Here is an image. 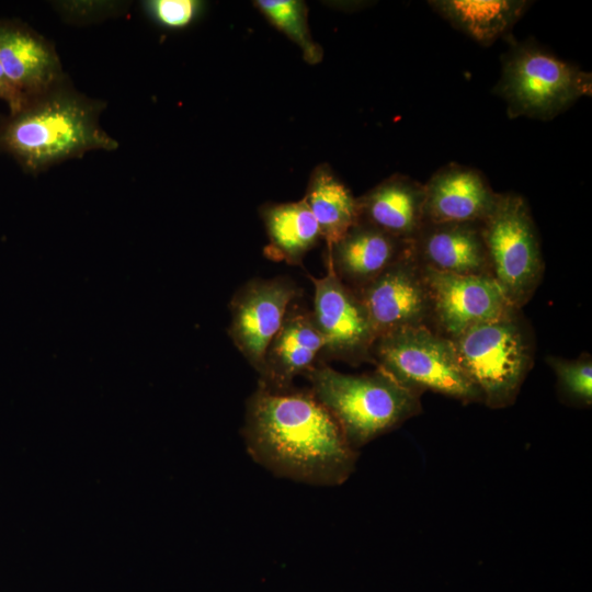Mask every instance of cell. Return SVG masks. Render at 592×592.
<instances>
[{
    "instance_id": "3",
    "label": "cell",
    "mask_w": 592,
    "mask_h": 592,
    "mask_svg": "<svg viewBox=\"0 0 592 592\" xmlns=\"http://www.w3.org/2000/svg\"><path fill=\"white\" fill-rule=\"evenodd\" d=\"M306 378L356 451L422 412L421 397L378 368L352 375L318 363Z\"/></svg>"
},
{
    "instance_id": "13",
    "label": "cell",
    "mask_w": 592,
    "mask_h": 592,
    "mask_svg": "<svg viewBox=\"0 0 592 592\" xmlns=\"http://www.w3.org/2000/svg\"><path fill=\"white\" fill-rule=\"evenodd\" d=\"M0 62L26 102L67 80L54 46L19 22L0 21Z\"/></svg>"
},
{
    "instance_id": "18",
    "label": "cell",
    "mask_w": 592,
    "mask_h": 592,
    "mask_svg": "<svg viewBox=\"0 0 592 592\" xmlns=\"http://www.w3.org/2000/svg\"><path fill=\"white\" fill-rule=\"evenodd\" d=\"M267 244L264 254L275 262L303 265L306 254L321 239L318 224L301 198L288 203H266L260 209Z\"/></svg>"
},
{
    "instance_id": "16",
    "label": "cell",
    "mask_w": 592,
    "mask_h": 592,
    "mask_svg": "<svg viewBox=\"0 0 592 592\" xmlns=\"http://www.w3.org/2000/svg\"><path fill=\"white\" fill-rule=\"evenodd\" d=\"M411 244L358 220L327 249L326 261L343 284L358 292L395 263Z\"/></svg>"
},
{
    "instance_id": "24",
    "label": "cell",
    "mask_w": 592,
    "mask_h": 592,
    "mask_svg": "<svg viewBox=\"0 0 592 592\" xmlns=\"http://www.w3.org/2000/svg\"><path fill=\"white\" fill-rule=\"evenodd\" d=\"M0 99L9 105L10 113L20 111L27 102L8 79L0 62Z\"/></svg>"
},
{
    "instance_id": "17",
    "label": "cell",
    "mask_w": 592,
    "mask_h": 592,
    "mask_svg": "<svg viewBox=\"0 0 592 592\" xmlns=\"http://www.w3.org/2000/svg\"><path fill=\"white\" fill-rule=\"evenodd\" d=\"M358 220L412 242L424 224V186L395 173L357 197Z\"/></svg>"
},
{
    "instance_id": "22",
    "label": "cell",
    "mask_w": 592,
    "mask_h": 592,
    "mask_svg": "<svg viewBox=\"0 0 592 592\" xmlns=\"http://www.w3.org/2000/svg\"><path fill=\"white\" fill-rule=\"evenodd\" d=\"M547 363L556 374L561 400L576 407H590L592 403L591 355L582 353L574 360L549 356Z\"/></svg>"
},
{
    "instance_id": "6",
    "label": "cell",
    "mask_w": 592,
    "mask_h": 592,
    "mask_svg": "<svg viewBox=\"0 0 592 592\" xmlns=\"http://www.w3.org/2000/svg\"><path fill=\"white\" fill-rule=\"evenodd\" d=\"M496 92L511 118L551 119L592 92V77L533 43L515 44L503 56Z\"/></svg>"
},
{
    "instance_id": "4",
    "label": "cell",
    "mask_w": 592,
    "mask_h": 592,
    "mask_svg": "<svg viewBox=\"0 0 592 592\" xmlns=\"http://www.w3.org/2000/svg\"><path fill=\"white\" fill-rule=\"evenodd\" d=\"M452 341L482 403L491 409L513 405L534 363L532 334L520 309L470 327Z\"/></svg>"
},
{
    "instance_id": "23",
    "label": "cell",
    "mask_w": 592,
    "mask_h": 592,
    "mask_svg": "<svg viewBox=\"0 0 592 592\" xmlns=\"http://www.w3.org/2000/svg\"><path fill=\"white\" fill-rule=\"evenodd\" d=\"M147 15L169 30H180L193 23L202 12L203 2L196 0H148L143 2Z\"/></svg>"
},
{
    "instance_id": "15",
    "label": "cell",
    "mask_w": 592,
    "mask_h": 592,
    "mask_svg": "<svg viewBox=\"0 0 592 592\" xmlns=\"http://www.w3.org/2000/svg\"><path fill=\"white\" fill-rule=\"evenodd\" d=\"M412 247L424 267L492 277L482 223H424Z\"/></svg>"
},
{
    "instance_id": "2",
    "label": "cell",
    "mask_w": 592,
    "mask_h": 592,
    "mask_svg": "<svg viewBox=\"0 0 592 592\" xmlns=\"http://www.w3.org/2000/svg\"><path fill=\"white\" fill-rule=\"evenodd\" d=\"M104 103L75 91L65 80L0 121V155L37 174L90 150H114L118 143L99 124Z\"/></svg>"
},
{
    "instance_id": "21",
    "label": "cell",
    "mask_w": 592,
    "mask_h": 592,
    "mask_svg": "<svg viewBox=\"0 0 592 592\" xmlns=\"http://www.w3.org/2000/svg\"><path fill=\"white\" fill-rule=\"evenodd\" d=\"M253 4L271 24L300 48L303 57L308 64L316 65L321 61L323 52L311 37L305 2L299 0H257Z\"/></svg>"
},
{
    "instance_id": "1",
    "label": "cell",
    "mask_w": 592,
    "mask_h": 592,
    "mask_svg": "<svg viewBox=\"0 0 592 592\" xmlns=\"http://www.w3.org/2000/svg\"><path fill=\"white\" fill-rule=\"evenodd\" d=\"M242 437L250 457L280 478L311 486L344 483L358 451L310 388L270 391L258 385L246 401Z\"/></svg>"
},
{
    "instance_id": "11",
    "label": "cell",
    "mask_w": 592,
    "mask_h": 592,
    "mask_svg": "<svg viewBox=\"0 0 592 592\" xmlns=\"http://www.w3.org/2000/svg\"><path fill=\"white\" fill-rule=\"evenodd\" d=\"M356 294L367 311L375 339L402 328H430V303L423 266L412 244Z\"/></svg>"
},
{
    "instance_id": "9",
    "label": "cell",
    "mask_w": 592,
    "mask_h": 592,
    "mask_svg": "<svg viewBox=\"0 0 592 592\" xmlns=\"http://www.w3.org/2000/svg\"><path fill=\"white\" fill-rule=\"evenodd\" d=\"M423 275L429 294L430 328L449 340L470 327L496 320L515 309L491 276L443 273L424 266Z\"/></svg>"
},
{
    "instance_id": "7",
    "label": "cell",
    "mask_w": 592,
    "mask_h": 592,
    "mask_svg": "<svg viewBox=\"0 0 592 592\" xmlns=\"http://www.w3.org/2000/svg\"><path fill=\"white\" fill-rule=\"evenodd\" d=\"M491 275L509 304L520 309L539 286L545 271L539 239L530 207L516 193H500L482 221Z\"/></svg>"
},
{
    "instance_id": "8",
    "label": "cell",
    "mask_w": 592,
    "mask_h": 592,
    "mask_svg": "<svg viewBox=\"0 0 592 592\" xmlns=\"http://www.w3.org/2000/svg\"><path fill=\"white\" fill-rule=\"evenodd\" d=\"M321 277L308 275L314 288L312 316L325 345L318 363H372L375 334L367 311L353 289L343 284L326 261Z\"/></svg>"
},
{
    "instance_id": "20",
    "label": "cell",
    "mask_w": 592,
    "mask_h": 592,
    "mask_svg": "<svg viewBox=\"0 0 592 592\" xmlns=\"http://www.w3.org/2000/svg\"><path fill=\"white\" fill-rule=\"evenodd\" d=\"M303 200L318 224L327 249L358 221L357 197L328 163H320L312 170Z\"/></svg>"
},
{
    "instance_id": "19",
    "label": "cell",
    "mask_w": 592,
    "mask_h": 592,
    "mask_svg": "<svg viewBox=\"0 0 592 592\" xmlns=\"http://www.w3.org/2000/svg\"><path fill=\"white\" fill-rule=\"evenodd\" d=\"M520 0H436L429 4L455 29L483 46L508 34L528 7Z\"/></svg>"
},
{
    "instance_id": "12",
    "label": "cell",
    "mask_w": 592,
    "mask_h": 592,
    "mask_svg": "<svg viewBox=\"0 0 592 592\" xmlns=\"http://www.w3.org/2000/svg\"><path fill=\"white\" fill-rule=\"evenodd\" d=\"M323 345L311 310L293 301L266 348L258 385L275 392L292 389L297 376L318 364Z\"/></svg>"
},
{
    "instance_id": "5",
    "label": "cell",
    "mask_w": 592,
    "mask_h": 592,
    "mask_svg": "<svg viewBox=\"0 0 592 592\" xmlns=\"http://www.w3.org/2000/svg\"><path fill=\"white\" fill-rule=\"evenodd\" d=\"M372 361L411 392L430 390L463 403L482 396L457 358L453 341L426 326L402 328L375 339Z\"/></svg>"
},
{
    "instance_id": "14",
    "label": "cell",
    "mask_w": 592,
    "mask_h": 592,
    "mask_svg": "<svg viewBox=\"0 0 592 592\" xmlns=\"http://www.w3.org/2000/svg\"><path fill=\"white\" fill-rule=\"evenodd\" d=\"M424 186V223H482L494 209L500 193L476 169L449 163Z\"/></svg>"
},
{
    "instance_id": "10",
    "label": "cell",
    "mask_w": 592,
    "mask_h": 592,
    "mask_svg": "<svg viewBox=\"0 0 592 592\" xmlns=\"http://www.w3.org/2000/svg\"><path fill=\"white\" fill-rule=\"evenodd\" d=\"M300 296L301 289L288 276L252 278L234 294L228 334L257 373L289 305Z\"/></svg>"
}]
</instances>
